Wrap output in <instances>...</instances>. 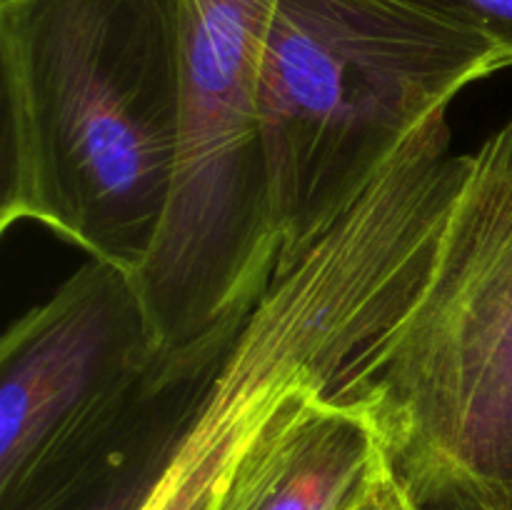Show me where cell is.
<instances>
[{"mask_svg":"<svg viewBox=\"0 0 512 510\" xmlns=\"http://www.w3.org/2000/svg\"><path fill=\"white\" fill-rule=\"evenodd\" d=\"M343 510H415V500L395 478L393 468H388Z\"/></svg>","mask_w":512,"mask_h":510,"instance_id":"30bf717a","label":"cell"},{"mask_svg":"<svg viewBox=\"0 0 512 510\" xmlns=\"http://www.w3.org/2000/svg\"><path fill=\"white\" fill-rule=\"evenodd\" d=\"M278 0H180V130L163 228L135 275L168 360L220 353L278 270L260 70Z\"/></svg>","mask_w":512,"mask_h":510,"instance_id":"5b68a950","label":"cell"},{"mask_svg":"<svg viewBox=\"0 0 512 510\" xmlns=\"http://www.w3.org/2000/svg\"><path fill=\"white\" fill-rule=\"evenodd\" d=\"M415 510H425V508H420V505H418V503H415Z\"/></svg>","mask_w":512,"mask_h":510,"instance_id":"8fae6325","label":"cell"},{"mask_svg":"<svg viewBox=\"0 0 512 510\" xmlns=\"http://www.w3.org/2000/svg\"><path fill=\"white\" fill-rule=\"evenodd\" d=\"M225 350L163 358L133 275L88 258L0 340V510L63 508L183 428Z\"/></svg>","mask_w":512,"mask_h":510,"instance_id":"277c9868","label":"cell"},{"mask_svg":"<svg viewBox=\"0 0 512 510\" xmlns=\"http://www.w3.org/2000/svg\"><path fill=\"white\" fill-rule=\"evenodd\" d=\"M180 0L0 3V233L138 275L175 180Z\"/></svg>","mask_w":512,"mask_h":510,"instance_id":"6da1fadb","label":"cell"},{"mask_svg":"<svg viewBox=\"0 0 512 510\" xmlns=\"http://www.w3.org/2000/svg\"><path fill=\"white\" fill-rule=\"evenodd\" d=\"M180 430H175L173 435L145 448L143 453L128 460L123 468L115 470L110 478H105L98 488L88 490L78 500H73V503L63 505L58 510H140V505L145 503L148 493L153 490L155 480H158L160 470H163Z\"/></svg>","mask_w":512,"mask_h":510,"instance_id":"ba28073f","label":"cell"},{"mask_svg":"<svg viewBox=\"0 0 512 510\" xmlns=\"http://www.w3.org/2000/svg\"><path fill=\"white\" fill-rule=\"evenodd\" d=\"M415 3L488 38L498 48L505 68H512V0H415Z\"/></svg>","mask_w":512,"mask_h":510,"instance_id":"9c48e42d","label":"cell"},{"mask_svg":"<svg viewBox=\"0 0 512 510\" xmlns=\"http://www.w3.org/2000/svg\"><path fill=\"white\" fill-rule=\"evenodd\" d=\"M500 70L488 38L415 0H278L260 70L278 268L365 193L435 110Z\"/></svg>","mask_w":512,"mask_h":510,"instance_id":"7a4b0ae2","label":"cell"},{"mask_svg":"<svg viewBox=\"0 0 512 510\" xmlns=\"http://www.w3.org/2000/svg\"><path fill=\"white\" fill-rule=\"evenodd\" d=\"M413 303L403 265L350 223L275 270L140 510H218L255 448L318 393L378 373Z\"/></svg>","mask_w":512,"mask_h":510,"instance_id":"8992f818","label":"cell"},{"mask_svg":"<svg viewBox=\"0 0 512 510\" xmlns=\"http://www.w3.org/2000/svg\"><path fill=\"white\" fill-rule=\"evenodd\" d=\"M390 468L425 510H512V118L465 168L378 380Z\"/></svg>","mask_w":512,"mask_h":510,"instance_id":"3957f363","label":"cell"},{"mask_svg":"<svg viewBox=\"0 0 512 510\" xmlns=\"http://www.w3.org/2000/svg\"><path fill=\"white\" fill-rule=\"evenodd\" d=\"M380 373L318 393L250 453L218 510H343L390 468Z\"/></svg>","mask_w":512,"mask_h":510,"instance_id":"52a82bcc","label":"cell"}]
</instances>
